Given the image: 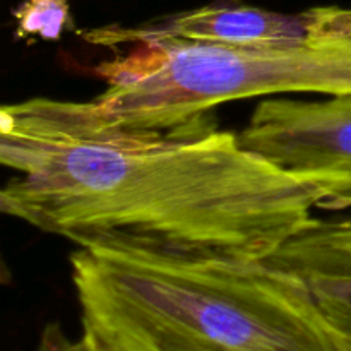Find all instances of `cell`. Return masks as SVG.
Masks as SVG:
<instances>
[{"instance_id": "cell-1", "label": "cell", "mask_w": 351, "mask_h": 351, "mask_svg": "<svg viewBox=\"0 0 351 351\" xmlns=\"http://www.w3.org/2000/svg\"><path fill=\"white\" fill-rule=\"evenodd\" d=\"M0 209L84 249L267 261L322 194L208 115L134 129L95 101L29 98L0 112Z\"/></svg>"}, {"instance_id": "cell-2", "label": "cell", "mask_w": 351, "mask_h": 351, "mask_svg": "<svg viewBox=\"0 0 351 351\" xmlns=\"http://www.w3.org/2000/svg\"><path fill=\"white\" fill-rule=\"evenodd\" d=\"M91 351H341L298 274L271 261L71 256Z\"/></svg>"}, {"instance_id": "cell-3", "label": "cell", "mask_w": 351, "mask_h": 351, "mask_svg": "<svg viewBox=\"0 0 351 351\" xmlns=\"http://www.w3.org/2000/svg\"><path fill=\"white\" fill-rule=\"evenodd\" d=\"M96 74L106 89L95 105L134 129H167L254 96L351 95V26L297 45L144 40Z\"/></svg>"}, {"instance_id": "cell-4", "label": "cell", "mask_w": 351, "mask_h": 351, "mask_svg": "<svg viewBox=\"0 0 351 351\" xmlns=\"http://www.w3.org/2000/svg\"><path fill=\"white\" fill-rule=\"evenodd\" d=\"M239 137L250 151L319 189V209H351V95L264 99Z\"/></svg>"}, {"instance_id": "cell-5", "label": "cell", "mask_w": 351, "mask_h": 351, "mask_svg": "<svg viewBox=\"0 0 351 351\" xmlns=\"http://www.w3.org/2000/svg\"><path fill=\"white\" fill-rule=\"evenodd\" d=\"M351 26V7H314L283 14L249 5H206L141 26H103L81 36L99 47L134 45L144 40L204 41L219 45H297Z\"/></svg>"}, {"instance_id": "cell-6", "label": "cell", "mask_w": 351, "mask_h": 351, "mask_svg": "<svg viewBox=\"0 0 351 351\" xmlns=\"http://www.w3.org/2000/svg\"><path fill=\"white\" fill-rule=\"evenodd\" d=\"M267 261L305 281L339 350L351 351V216H312Z\"/></svg>"}, {"instance_id": "cell-7", "label": "cell", "mask_w": 351, "mask_h": 351, "mask_svg": "<svg viewBox=\"0 0 351 351\" xmlns=\"http://www.w3.org/2000/svg\"><path fill=\"white\" fill-rule=\"evenodd\" d=\"M16 38H41L47 41L60 40L71 24L69 0H24L16 10Z\"/></svg>"}, {"instance_id": "cell-8", "label": "cell", "mask_w": 351, "mask_h": 351, "mask_svg": "<svg viewBox=\"0 0 351 351\" xmlns=\"http://www.w3.org/2000/svg\"><path fill=\"white\" fill-rule=\"evenodd\" d=\"M34 351H91L82 339H71L60 324H48Z\"/></svg>"}]
</instances>
